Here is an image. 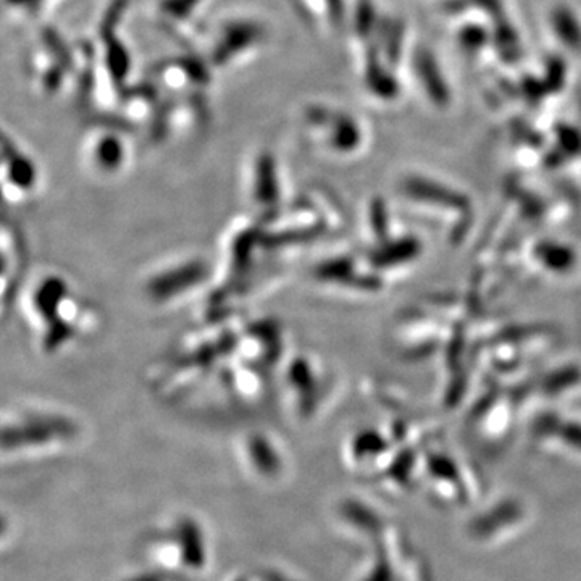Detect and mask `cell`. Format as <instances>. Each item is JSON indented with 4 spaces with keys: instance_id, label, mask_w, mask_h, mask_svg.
I'll return each mask as SVG.
<instances>
[{
    "instance_id": "8fae6325",
    "label": "cell",
    "mask_w": 581,
    "mask_h": 581,
    "mask_svg": "<svg viewBox=\"0 0 581 581\" xmlns=\"http://www.w3.org/2000/svg\"><path fill=\"white\" fill-rule=\"evenodd\" d=\"M58 0H2L4 12L16 23L41 25L56 7Z\"/></svg>"
},
{
    "instance_id": "52a82bcc",
    "label": "cell",
    "mask_w": 581,
    "mask_h": 581,
    "mask_svg": "<svg viewBox=\"0 0 581 581\" xmlns=\"http://www.w3.org/2000/svg\"><path fill=\"white\" fill-rule=\"evenodd\" d=\"M213 0H149L150 25L177 44L179 49H196L210 20Z\"/></svg>"
},
{
    "instance_id": "3957f363",
    "label": "cell",
    "mask_w": 581,
    "mask_h": 581,
    "mask_svg": "<svg viewBox=\"0 0 581 581\" xmlns=\"http://www.w3.org/2000/svg\"><path fill=\"white\" fill-rule=\"evenodd\" d=\"M273 28L250 10H229L212 16L196 49L217 76L242 70L270 49Z\"/></svg>"
},
{
    "instance_id": "30bf717a",
    "label": "cell",
    "mask_w": 581,
    "mask_h": 581,
    "mask_svg": "<svg viewBox=\"0 0 581 581\" xmlns=\"http://www.w3.org/2000/svg\"><path fill=\"white\" fill-rule=\"evenodd\" d=\"M298 14L312 25L330 28L341 26L348 15L346 0H290Z\"/></svg>"
},
{
    "instance_id": "9c48e42d",
    "label": "cell",
    "mask_w": 581,
    "mask_h": 581,
    "mask_svg": "<svg viewBox=\"0 0 581 581\" xmlns=\"http://www.w3.org/2000/svg\"><path fill=\"white\" fill-rule=\"evenodd\" d=\"M246 183L250 199L259 207H277L283 192L281 165L269 148L257 149L248 162Z\"/></svg>"
},
{
    "instance_id": "8992f818",
    "label": "cell",
    "mask_w": 581,
    "mask_h": 581,
    "mask_svg": "<svg viewBox=\"0 0 581 581\" xmlns=\"http://www.w3.org/2000/svg\"><path fill=\"white\" fill-rule=\"evenodd\" d=\"M299 128L315 148L334 154L352 152L361 144V125L354 115L320 100H311L301 108Z\"/></svg>"
},
{
    "instance_id": "277c9868",
    "label": "cell",
    "mask_w": 581,
    "mask_h": 581,
    "mask_svg": "<svg viewBox=\"0 0 581 581\" xmlns=\"http://www.w3.org/2000/svg\"><path fill=\"white\" fill-rule=\"evenodd\" d=\"M78 73V41H71L49 22L37 25L26 54V75L36 96L44 100L64 96L73 99Z\"/></svg>"
},
{
    "instance_id": "6da1fadb",
    "label": "cell",
    "mask_w": 581,
    "mask_h": 581,
    "mask_svg": "<svg viewBox=\"0 0 581 581\" xmlns=\"http://www.w3.org/2000/svg\"><path fill=\"white\" fill-rule=\"evenodd\" d=\"M131 0H108L91 36L78 41V83L73 100L87 117L112 114L135 81V57L125 35Z\"/></svg>"
},
{
    "instance_id": "7a4b0ae2",
    "label": "cell",
    "mask_w": 581,
    "mask_h": 581,
    "mask_svg": "<svg viewBox=\"0 0 581 581\" xmlns=\"http://www.w3.org/2000/svg\"><path fill=\"white\" fill-rule=\"evenodd\" d=\"M146 76L162 94L170 133L202 129L212 118V91L217 75L198 50L179 49L158 58Z\"/></svg>"
},
{
    "instance_id": "5b68a950",
    "label": "cell",
    "mask_w": 581,
    "mask_h": 581,
    "mask_svg": "<svg viewBox=\"0 0 581 581\" xmlns=\"http://www.w3.org/2000/svg\"><path fill=\"white\" fill-rule=\"evenodd\" d=\"M135 135L114 115L89 117L81 139V158L99 177H118L127 170L133 156Z\"/></svg>"
},
{
    "instance_id": "ba28073f",
    "label": "cell",
    "mask_w": 581,
    "mask_h": 581,
    "mask_svg": "<svg viewBox=\"0 0 581 581\" xmlns=\"http://www.w3.org/2000/svg\"><path fill=\"white\" fill-rule=\"evenodd\" d=\"M41 183V168L35 156L18 138L4 128L2 131V186L4 196L12 202L33 196Z\"/></svg>"
}]
</instances>
